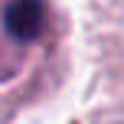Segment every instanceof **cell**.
Wrapping results in <instances>:
<instances>
[{"mask_svg":"<svg viewBox=\"0 0 124 124\" xmlns=\"http://www.w3.org/2000/svg\"><path fill=\"white\" fill-rule=\"evenodd\" d=\"M3 26L16 43H33L46 30V3L43 0H10L3 7Z\"/></svg>","mask_w":124,"mask_h":124,"instance_id":"obj_1","label":"cell"}]
</instances>
